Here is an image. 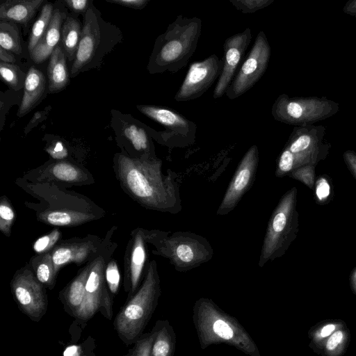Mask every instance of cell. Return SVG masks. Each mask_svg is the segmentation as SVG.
<instances>
[{"label": "cell", "mask_w": 356, "mask_h": 356, "mask_svg": "<svg viewBox=\"0 0 356 356\" xmlns=\"http://www.w3.org/2000/svg\"><path fill=\"white\" fill-rule=\"evenodd\" d=\"M162 165L156 156L134 159L118 153L113 168L121 188L141 207L177 214L182 210L177 176L170 169L165 175Z\"/></svg>", "instance_id": "6da1fadb"}, {"label": "cell", "mask_w": 356, "mask_h": 356, "mask_svg": "<svg viewBox=\"0 0 356 356\" xmlns=\"http://www.w3.org/2000/svg\"><path fill=\"white\" fill-rule=\"evenodd\" d=\"M15 183L37 202L24 201L38 221L47 225L73 227L99 220L106 211L90 197L53 183H33L22 177Z\"/></svg>", "instance_id": "7a4b0ae2"}, {"label": "cell", "mask_w": 356, "mask_h": 356, "mask_svg": "<svg viewBox=\"0 0 356 356\" xmlns=\"http://www.w3.org/2000/svg\"><path fill=\"white\" fill-rule=\"evenodd\" d=\"M193 321L202 350L223 343L247 355L261 356L258 346L245 327L212 299L200 298L195 302Z\"/></svg>", "instance_id": "3957f363"}, {"label": "cell", "mask_w": 356, "mask_h": 356, "mask_svg": "<svg viewBox=\"0 0 356 356\" xmlns=\"http://www.w3.org/2000/svg\"><path fill=\"white\" fill-rule=\"evenodd\" d=\"M201 30L199 17L178 15L157 37L147 64L148 72L175 73L184 68L196 50Z\"/></svg>", "instance_id": "277c9868"}, {"label": "cell", "mask_w": 356, "mask_h": 356, "mask_svg": "<svg viewBox=\"0 0 356 356\" xmlns=\"http://www.w3.org/2000/svg\"><path fill=\"white\" fill-rule=\"evenodd\" d=\"M161 294V280L155 260L149 261L144 279L137 291L122 306L113 325L120 340L130 346L143 334Z\"/></svg>", "instance_id": "5b68a950"}, {"label": "cell", "mask_w": 356, "mask_h": 356, "mask_svg": "<svg viewBox=\"0 0 356 356\" xmlns=\"http://www.w3.org/2000/svg\"><path fill=\"white\" fill-rule=\"evenodd\" d=\"M145 237L147 243L154 248L152 254L168 259L180 273L199 267L209 261L214 254L209 241L194 232L145 229Z\"/></svg>", "instance_id": "8992f818"}, {"label": "cell", "mask_w": 356, "mask_h": 356, "mask_svg": "<svg viewBox=\"0 0 356 356\" xmlns=\"http://www.w3.org/2000/svg\"><path fill=\"white\" fill-rule=\"evenodd\" d=\"M123 40L120 29L105 21L100 11L90 6L83 16L80 42L70 74L75 77L81 72L101 67L104 57Z\"/></svg>", "instance_id": "52a82bcc"}, {"label": "cell", "mask_w": 356, "mask_h": 356, "mask_svg": "<svg viewBox=\"0 0 356 356\" xmlns=\"http://www.w3.org/2000/svg\"><path fill=\"white\" fill-rule=\"evenodd\" d=\"M297 195V188H291L280 197L273 211L261 245L259 267L282 257L296 238L299 231Z\"/></svg>", "instance_id": "ba28073f"}, {"label": "cell", "mask_w": 356, "mask_h": 356, "mask_svg": "<svg viewBox=\"0 0 356 356\" xmlns=\"http://www.w3.org/2000/svg\"><path fill=\"white\" fill-rule=\"evenodd\" d=\"M117 229L114 225L106 232L97 254L91 261L85 299L76 318L80 322L88 321L98 312L106 319L111 320L113 317V297L106 282L105 269L118 248V243L113 240Z\"/></svg>", "instance_id": "9c48e42d"}, {"label": "cell", "mask_w": 356, "mask_h": 356, "mask_svg": "<svg viewBox=\"0 0 356 356\" xmlns=\"http://www.w3.org/2000/svg\"><path fill=\"white\" fill-rule=\"evenodd\" d=\"M325 128L322 125L295 127L280 154L275 176L283 177L305 165H316L328 155L330 143H324Z\"/></svg>", "instance_id": "30bf717a"}, {"label": "cell", "mask_w": 356, "mask_h": 356, "mask_svg": "<svg viewBox=\"0 0 356 356\" xmlns=\"http://www.w3.org/2000/svg\"><path fill=\"white\" fill-rule=\"evenodd\" d=\"M339 110L338 103L326 97H290L281 94L274 102L271 114L280 122L304 127L327 119Z\"/></svg>", "instance_id": "8fae6325"}, {"label": "cell", "mask_w": 356, "mask_h": 356, "mask_svg": "<svg viewBox=\"0 0 356 356\" xmlns=\"http://www.w3.org/2000/svg\"><path fill=\"white\" fill-rule=\"evenodd\" d=\"M10 289L19 309L32 321L39 322L47 312V288L38 281L29 264L17 270Z\"/></svg>", "instance_id": "7c38bea8"}, {"label": "cell", "mask_w": 356, "mask_h": 356, "mask_svg": "<svg viewBox=\"0 0 356 356\" xmlns=\"http://www.w3.org/2000/svg\"><path fill=\"white\" fill-rule=\"evenodd\" d=\"M270 53L267 37L263 31H260L246 59L225 94L229 99L243 95L259 81L268 67Z\"/></svg>", "instance_id": "4fadbf2b"}, {"label": "cell", "mask_w": 356, "mask_h": 356, "mask_svg": "<svg viewBox=\"0 0 356 356\" xmlns=\"http://www.w3.org/2000/svg\"><path fill=\"white\" fill-rule=\"evenodd\" d=\"M22 177L33 183H53L65 188L95 183L88 169L69 160L52 159L25 172Z\"/></svg>", "instance_id": "5bb4252c"}, {"label": "cell", "mask_w": 356, "mask_h": 356, "mask_svg": "<svg viewBox=\"0 0 356 356\" xmlns=\"http://www.w3.org/2000/svg\"><path fill=\"white\" fill-rule=\"evenodd\" d=\"M259 148L252 145L241 159L216 211L218 216L232 211L252 188L259 166Z\"/></svg>", "instance_id": "9a60e30c"}, {"label": "cell", "mask_w": 356, "mask_h": 356, "mask_svg": "<svg viewBox=\"0 0 356 356\" xmlns=\"http://www.w3.org/2000/svg\"><path fill=\"white\" fill-rule=\"evenodd\" d=\"M222 65V59L216 54L191 63L175 99L186 102L201 97L218 79Z\"/></svg>", "instance_id": "2e32d148"}, {"label": "cell", "mask_w": 356, "mask_h": 356, "mask_svg": "<svg viewBox=\"0 0 356 356\" xmlns=\"http://www.w3.org/2000/svg\"><path fill=\"white\" fill-rule=\"evenodd\" d=\"M145 229L136 227L130 234L124 256L123 288L127 299L138 289L144 279L149 263Z\"/></svg>", "instance_id": "e0dca14e"}, {"label": "cell", "mask_w": 356, "mask_h": 356, "mask_svg": "<svg viewBox=\"0 0 356 356\" xmlns=\"http://www.w3.org/2000/svg\"><path fill=\"white\" fill-rule=\"evenodd\" d=\"M102 241L103 238L94 234L62 239L51 252L55 271L58 273L70 264H86L97 254Z\"/></svg>", "instance_id": "ac0fdd59"}, {"label": "cell", "mask_w": 356, "mask_h": 356, "mask_svg": "<svg viewBox=\"0 0 356 356\" xmlns=\"http://www.w3.org/2000/svg\"><path fill=\"white\" fill-rule=\"evenodd\" d=\"M251 40V29L246 28L243 31L227 38L225 41L222 58L223 65L213 92L214 99L220 98L225 94Z\"/></svg>", "instance_id": "d6986e66"}, {"label": "cell", "mask_w": 356, "mask_h": 356, "mask_svg": "<svg viewBox=\"0 0 356 356\" xmlns=\"http://www.w3.org/2000/svg\"><path fill=\"white\" fill-rule=\"evenodd\" d=\"M137 108L143 114L165 126L175 136L191 138L195 135L196 125L176 111L152 105H138Z\"/></svg>", "instance_id": "ffe728a7"}, {"label": "cell", "mask_w": 356, "mask_h": 356, "mask_svg": "<svg viewBox=\"0 0 356 356\" xmlns=\"http://www.w3.org/2000/svg\"><path fill=\"white\" fill-rule=\"evenodd\" d=\"M91 261L79 270L76 276L58 294L59 299L63 303L65 312L75 318L85 299L86 285L90 269Z\"/></svg>", "instance_id": "44dd1931"}, {"label": "cell", "mask_w": 356, "mask_h": 356, "mask_svg": "<svg viewBox=\"0 0 356 356\" xmlns=\"http://www.w3.org/2000/svg\"><path fill=\"white\" fill-rule=\"evenodd\" d=\"M66 14L59 8L54 10L52 17L44 35L30 52L31 59L36 63L44 62L51 56L61 38V31Z\"/></svg>", "instance_id": "7402d4cb"}, {"label": "cell", "mask_w": 356, "mask_h": 356, "mask_svg": "<svg viewBox=\"0 0 356 356\" xmlns=\"http://www.w3.org/2000/svg\"><path fill=\"white\" fill-rule=\"evenodd\" d=\"M46 88V79L42 71L31 67L25 77L24 95L17 115L22 117L39 102Z\"/></svg>", "instance_id": "603a6c76"}, {"label": "cell", "mask_w": 356, "mask_h": 356, "mask_svg": "<svg viewBox=\"0 0 356 356\" xmlns=\"http://www.w3.org/2000/svg\"><path fill=\"white\" fill-rule=\"evenodd\" d=\"M43 0H8L0 5L1 21L27 24L35 15Z\"/></svg>", "instance_id": "cb8c5ba5"}, {"label": "cell", "mask_w": 356, "mask_h": 356, "mask_svg": "<svg viewBox=\"0 0 356 356\" xmlns=\"http://www.w3.org/2000/svg\"><path fill=\"white\" fill-rule=\"evenodd\" d=\"M49 90L55 93L63 90L69 82L66 57L60 45H58L50 56L47 67Z\"/></svg>", "instance_id": "d4e9b609"}, {"label": "cell", "mask_w": 356, "mask_h": 356, "mask_svg": "<svg viewBox=\"0 0 356 356\" xmlns=\"http://www.w3.org/2000/svg\"><path fill=\"white\" fill-rule=\"evenodd\" d=\"M155 337L149 356H174L176 334L168 320H158L153 327Z\"/></svg>", "instance_id": "484cf974"}, {"label": "cell", "mask_w": 356, "mask_h": 356, "mask_svg": "<svg viewBox=\"0 0 356 356\" xmlns=\"http://www.w3.org/2000/svg\"><path fill=\"white\" fill-rule=\"evenodd\" d=\"M29 264L38 281L47 289L52 290L56 285L58 273L55 271L51 252L35 254Z\"/></svg>", "instance_id": "4316f807"}, {"label": "cell", "mask_w": 356, "mask_h": 356, "mask_svg": "<svg viewBox=\"0 0 356 356\" xmlns=\"http://www.w3.org/2000/svg\"><path fill=\"white\" fill-rule=\"evenodd\" d=\"M82 28L79 20L67 16L61 31V48L68 61L73 63L80 42Z\"/></svg>", "instance_id": "83f0119b"}, {"label": "cell", "mask_w": 356, "mask_h": 356, "mask_svg": "<svg viewBox=\"0 0 356 356\" xmlns=\"http://www.w3.org/2000/svg\"><path fill=\"white\" fill-rule=\"evenodd\" d=\"M123 135L134 149L133 156L131 158L140 159L144 156H156L154 146L143 129L136 124H129L124 129Z\"/></svg>", "instance_id": "f1b7e54d"}, {"label": "cell", "mask_w": 356, "mask_h": 356, "mask_svg": "<svg viewBox=\"0 0 356 356\" xmlns=\"http://www.w3.org/2000/svg\"><path fill=\"white\" fill-rule=\"evenodd\" d=\"M345 326L346 323L341 319H326L317 323L308 332L310 347L318 353L334 332Z\"/></svg>", "instance_id": "f546056e"}, {"label": "cell", "mask_w": 356, "mask_h": 356, "mask_svg": "<svg viewBox=\"0 0 356 356\" xmlns=\"http://www.w3.org/2000/svg\"><path fill=\"white\" fill-rule=\"evenodd\" d=\"M349 336L347 325L339 329L326 340L318 353L322 356H342L348 346Z\"/></svg>", "instance_id": "4dcf8cb0"}, {"label": "cell", "mask_w": 356, "mask_h": 356, "mask_svg": "<svg viewBox=\"0 0 356 356\" xmlns=\"http://www.w3.org/2000/svg\"><path fill=\"white\" fill-rule=\"evenodd\" d=\"M54 6L51 3H45L40 11V14L34 22L28 42V50L30 52L35 48L42 39L49 26L54 12Z\"/></svg>", "instance_id": "1f68e13d"}, {"label": "cell", "mask_w": 356, "mask_h": 356, "mask_svg": "<svg viewBox=\"0 0 356 356\" xmlns=\"http://www.w3.org/2000/svg\"><path fill=\"white\" fill-rule=\"evenodd\" d=\"M0 47L11 53L21 54L22 49L19 31L14 23L1 21Z\"/></svg>", "instance_id": "d6a6232c"}, {"label": "cell", "mask_w": 356, "mask_h": 356, "mask_svg": "<svg viewBox=\"0 0 356 356\" xmlns=\"http://www.w3.org/2000/svg\"><path fill=\"white\" fill-rule=\"evenodd\" d=\"M62 239L63 234L61 231L55 227L34 241L32 245L33 250L37 254L51 252Z\"/></svg>", "instance_id": "836d02e7"}, {"label": "cell", "mask_w": 356, "mask_h": 356, "mask_svg": "<svg viewBox=\"0 0 356 356\" xmlns=\"http://www.w3.org/2000/svg\"><path fill=\"white\" fill-rule=\"evenodd\" d=\"M16 215L14 208L6 195H2L0 198V231L7 236H10L11 229Z\"/></svg>", "instance_id": "e575fe53"}, {"label": "cell", "mask_w": 356, "mask_h": 356, "mask_svg": "<svg viewBox=\"0 0 356 356\" xmlns=\"http://www.w3.org/2000/svg\"><path fill=\"white\" fill-rule=\"evenodd\" d=\"M314 191L316 204H327L332 198V188L329 177L325 175L319 176L316 179Z\"/></svg>", "instance_id": "d590c367"}, {"label": "cell", "mask_w": 356, "mask_h": 356, "mask_svg": "<svg viewBox=\"0 0 356 356\" xmlns=\"http://www.w3.org/2000/svg\"><path fill=\"white\" fill-rule=\"evenodd\" d=\"M155 337L154 328L143 334L134 343L124 356H149Z\"/></svg>", "instance_id": "8d00e7d4"}, {"label": "cell", "mask_w": 356, "mask_h": 356, "mask_svg": "<svg viewBox=\"0 0 356 356\" xmlns=\"http://www.w3.org/2000/svg\"><path fill=\"white\" fill-rule=\"evenodd\" d=\"M105 280L110 293L114 298L118 293L120 273L117 261L111 257L107 262L105 269Z\"/></svg>", "instance_id": "74e56055"}, {"label": "cell", "mask_w": 356, "mask_h": 356, "mask_svg": "<svg viewBox=\"0 0 356 356\" xmlns=\"http://www.w3.org/2000/svg\"><path fill=\"white\" fill-rule=\"evenodd\" d=\"M316 165H305L291 171L287 176L298 180L312 191H314L316 182L315 168Z\"/></svg>", "instance_id": "f35d334b"}, {"label": "cell", "mask_w": 356, "mask_h": 356, "mask_svg": "<svg viewBox=\"0 0 356 356\" xmlns=\"http://www.w3.org/2000/svg\"><path fill=\"white\" fill-rule=\"evenodd\" d=\"M240 12L244 14L253 13L269 6L274 0H229Z\"/></svg>", "instance_id": "ab89813d"}, {"label": "cell", "mask_w": 356, "mask_h": 356, "mask_svg": "<svg viewBox=\"0 0 356 356\" xmlns=\"http://www.w3.org/2000/svg\"><path fill=\"white\" fill-rule=\"evenodd\" d=\"M0 74L1 79L12 88L17 90L19 84V76L16 66L1 62Z\"/></svg>", "instance_id": "60d3db41"}, {"label": "cell", "mask_w": 356, "mask_h": 356, "mask_svg": "<svg viewBox=\"0 0 356 356\" xmlns=\"http://www.w3.org/2000/svg\"><path fill=\"white\" fill-rule=\"evenodd\" d=\"M45 151L54 160H67L68 152L63 143L54 141L45 148Z\"/></svg>", "instance_id": "b9f144b4"}, {"label": "cell", "mask_w": 356, "mask_h": 356, "mask_svg": "<svg viewBox=\"0 0 356 356\" xmlns=\"http://www.w3.org/2000/svg\"><path fill=\"white\" fill-rule=\"evenodd\" d=\"M343 161L356 180V152L353 150H346L343 154Z\"/></svg>", "instance_id": "7bdbcfd3"}, {"label": "cell", "mask_w": 356, "mask_h": 356, "mask_svg": "<svg viewBox=\"0 0 356 356\" xmlns=\"http://www.w3.org/2000/svg\"><path fill=\"white\" fill-rule=\"evenodd\" d=\"M63 3L76 13H84L85 14L90 8L88 0H65Z\"/></svg>", "instance_id": "ee69618b"}, {"label": "cell", "mask_w": 356, "mask_h": 356, "mask_svg": "<svg viewBox=\"0 0 356 356\" xmlns=\"http://www.w3.org/2000/svg\"><path fill=\"white\" fill-rule=\"evenodd\" d=\"M107 1L136 9L145 8L149 2L148 0H108Z\"/></svg>", "instance_id": "f6af8a7d"}, {"label": "cell", "mask_w": 356, "mask_h": 356, "mask_svg": "<svg viewBox=\"0 0 356 356\" xmlns=\"http://www.w3.org/2000/svg\"><path fill=\"white\" fill-rule=\"evenodd\" d=\"M82 352L81 356H97L93 352L95 348V339L89 336L85 341L81 343Z\"/></svg>", "instance_id": "bcb514c9"}, {"label": "cell", "mask_w": 356, "mask_h": 356, "mask_svg": "<svg viewBox=\"0 0 356 356\" xmlns=\"http://www.w3.org/2000/svg\"><path fill=\"white\" fill-rule=\"evenodd\" d=\"M82 352L81 344L75 346L72 345L67 347L64 351V356H81Z\"/></svg>", "instance_id": "7dc6e473"}, {"label": "cell", "mask_w": 356, "mask_h": 356, "mask_svg": "<svg viewBox=\"0 0 356 356\" xmlns=\"http://www.w3.org/2000/svg\"><path fill=\"white\" fill-rule=\"evenodd\" d=\"M0 60L1 62L6 63H13L15 62V58L14 55L3 48L0 47Z\"/></svg>", "instance_id": "c3c4849f"}, {"label": "cell", "mask_w": 356, "mask_h": 356, "mask_svg": "<svg viewBox=\"0 0 356 356\" xmlns=\"http://www.w3.org/2000/svg\"><path fill=\"white\" fill-rule=\"evenodd\" d=\"M343 11L344 13L356 17V0H350L344 5Z\"/></svg>", "instance_id": "681fc988"}, {"label": "cell", "mask_w": 356, "mask_h": 356, "mask_svg": "<svg viewBox=\"0 0 356 356\" xmlns=\"http://www.w3.org/2000/svg\"><path fill=\"white\" fill-rule=\"evenodd\" d=\"M350 286L353 293L356 295V267L353 269L350 274Z\"/></svg>", "instance_id": "f907efd6"}, {"label": "cell", "mask_w": 356, "mask_h": 356, "mask_svg": "<svg viewBox=\"0 0 356 356\" xmlns=\"http://www.w3.org/2000/svg\"><path fill=\"white\" fill-rule=\"evenodd\" d=\"M42 117V113L41 112H37L35 113L33 119L31 120V123L29 124V126L33 124V122H38L40 118Z\"/></svg>", "instance_id": "816d5d0a"}]
</instances>
